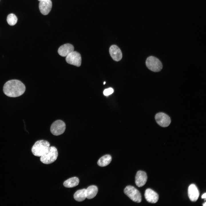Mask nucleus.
I'll list each match as a JSON object with an SVG mask.
<instances>
[{
    "mask_svg": "<svg viewBox=\"0 0 206 206\" xmlns=\"http://www.w3.org/2000/svg\"><path fill=\"white\" fill-rule=\"evenodd\" d=\"M111 160V156L109 154H106L101 157L98 160L97 163L100 167H105L109 165Z\"/></svg>",
    "mask_w": 206,
    "mask_h": 206,
    "instance_id": "18",
    "label": "nucleus"
},
{
    "mask_svg": "<svg viewBox=\"0 0 206 206\" xmlns=\"http://www.w3.org/2000/svg\"><path fill=\"white\" fill-rule=\"evenodd\" d=\"M66 61L68 64L79 67L81 65V57L78 52L73 51L66 56Z\"/></svg>",
    "mask_w": 206,
    "mask_h": 206,
    "instance_id": "7",
    "label": "nucleus"
},
{
    "mask_svg": "<svg viewBox=\"0 0 206 206\" xmlns=\"http://www.w3.org/2000/svg\"><path fill=\"white\" fill-rule=\"evenodd\" d=\"M203 206H206V202H205L204 203H203Z\"/></svg>",
    "mask_w": 206,
    "mask_h": 206,
    "instance_id": "22",
    "label": "nucleus"
},
{
    "mask_svg": "<svg viewBox=\"0 0 206 206\" xmlns=\"http://www.w3.org/2000/svg\"><path fill=\"white\" fill-rule=\"evenodd\" d=\"M106 83V82H104V84Z\"/></svg>",
    "mask_w": 206,
    "mask_h": 206,
    "instance_id": "24",
    "label": "nucleus"
},
{
    "mask_svg": "<svg viewBox=\"0 0 206 206\" xmlns=\"http://www.w3.org/2000/svg\"><path fill=\"white\" fill-rule=\"evenodd\" d=\"M25 87L20 81L12 80L7 82L4 85L3 90L5 94L11 97H16L22 95Z\"/></svg>",
    "mask_w": 206,
    "mask_h": 206,
    "instance_id": "1",
    "label": "nucleus"
},
{
    "mask_svg": "<svg viewBox=\"0 0 206 206\" xmlns=\"http://www.w3.org/2000/svg\"><path fill=\"white\" fill-rule=\"evenodd\" d=\"M155 118L157 123L162 127L168 126L171 122L170 117L163 112H160L157 113L155 116Z\"/></svg>",
    "mask_w": 206,
    "mask_h": 206,
    "instance_id": "8",
    "label": "nucleus"
},
{
    "mask_svg": "<svg viewBox=\"0 0 206 206\" xmlns=\"http://www.w3.org/2000/svg\"><path fill=\"white\" fill-rule=\"evenodd\" d=\"M98 192L97 187L95 185H91L86 189V198L91 199L94 198Z\"/></svg>",
    "mask_w": 206,
    "mask_h": 206,
    "instance_id": "15",
    "label": "nucleus"
},
{
    "mask_svg": "<svg viewBox=\"0 0 206 206\" xmlns=\"http://www.w3.org/2000/svg\"><path fill=\"white\" fill-rule=\"evenodd\" d=\"M206 193H205L203 194L202 195V196L201 198L202 199L203 198H206Z\"/></svg>",
    "mask_w": 206,
    "mask_h": 206,
    "instance_id": "21",
    "label": "nucleus"
},
{
    "mask_svg": "<svg viewBox=\"0 0 206 206\" xmlns=\"http://www.w3.org/2000/svg\"><path fill=\"white\" fill-rule=\"evenodd\" d=\"M147 178L146 174L145 172L142 171H138L135 176L136 184L138 187L143 186L145 184Z\"/></svg>",
    "mask_w": 206,
    "mask_h": 206,
    "instance_id": "11",
    "label": "nucleus"
},
{
    "mask_svg": "<svg viewBox=\"0 0 206 206\" xmlns=\"http://www.w3.org/2000/svg\"><path fill=\"white\" fill-rule=\"evenodd\" d=\"M79 182L78 178L76 177L69 178L65 181L64 183V186L67 188H72L78 185Z\"/></svg>",
    "mask_w": 206,
    "mask_h": 206,
    "instance_id": "16",
    "label": "nucleus"
},
{
    "mask_svg": "<svg viewBox=\"0 0 206 206\" xmlns=\"http://www.w3.org/2000/svg\"><path fill=\"white\" fill-rule=\"evenodd\" d=\"M199 193L196 186L191 184L188 188V195L190 199L192 201L195 202L198 198Z\"/></svg>",
    "mask_w": 206,
    "mask_h": 206,
    "instance_id": "13",
    "label": "nucleus"
},
{
    "mask_svg": "<svg viewBox=\"0 0 206 206\" xmlns=\"http://www.w3.org/2000/svg\"><path fill=\"white\" fill-rule=\"evenodd\" d=\"M7 20L8 24L10 25L13 26L17 22V18L16 16L13 13L9 14L7 16Z\"/></svg>",
    "mask_w": 206,
    "mask_h": 206,
    "instance_id": "19",
    "label": "nucleus"
},
{
    "mask_svg": "<svg viewBox=\"0 0 206 206\" xmlns=\"http://www.w3.org/2000/svg\"><path fill=\"white\" fill-rule=\"evenodd\" d=\"M144 196L148 202L152 203L157 202L159 198L158 194L150 188L147 189L145 190Z\"/></svg>",
    "mask_w": 206,
    "mask_h": 206,
    "instance_id": "9",
    "label": "nucleus"
},
{
    "mask_svg": "<svg viewBox=\"0 0 206 206\" xmlns=\"http://www.w3.org/2000/svg\"><path fill=\"white\" fill-rule=\"evenodd\" d=\"M39 8L41 13L44 15H47L50 11L52 7V3L51 0L40 1Z\"/></svg>",
    "mask_w": 206,
    "mask_h": 206,
    "instance_id": "10",
    "label": "nucleus"
},
{
    "mask_svg": "<svg viewBox=\"0 0 206 206\" xmlns=\"http://www.w3.org/2000/svg\"><path fill=\"white\" fill-rule=\"evenodd\" d=\"M46 0H38V1H46Z\"/></svg>",
    "mask_w": 206,
    "mask_h": 206,
    "instance_id": "23",
    "label": "nucleus"
},
{
    "mask_svg": "<svg viewBox=\"0 0 206 206\" xmlns=\"http://www.w3.org/2000/svg\"><path fill=\"white\" fill-rule=\"evenodd\" d=\"M147 67L150 70L154 72L160 71L162 69V64L156 57L151 56L147 58L145 62Z\"/></svg>",
    "mask_w": 206,
    "mask_h": 206,
    "instance_id": "4",
    "label": "nucleus"
},
{
    "mask_svg": "<svg viewBox=\"0 0 206 206\" xmlns=\"http://www.w3.org/2000/svg\"><path fill=\"white\" fill-rule=\"evenodd\" d=\"M113 92V89L110 88L105 89L103 92V94L104 95L107 96L112 94Z\"/></svg>",
    "mask_w": 206,
    "mask_h": 206,
    "instance_id": "20",
    "label": "nucleus"
},
{
    "mask_svg": "<svg viewBox=\"0 0 206 206\" xmlns=\"http://www.w3.org/2000/svg\"><path fill=\"white\" fill-rule=\"evenodd\" d=\"M73 46L70 43H66L60 46L58 50L59 54L62 56L66 57L74 51Z\"/></svg>",
    "mask_w": 206,
    "mask_h": 206,
    "instance_id": "14",
    "label": "nucleus"
},
{
    "mask_svg": "<svg viewBox=\"0 0 206 206\" xmlns=\"http://www.w3.org/2000/svg\"><path fill=\"white\" fill-rule=\"evenodd\" d=\"M109 52L113 59L116 61H119L122 59V54L120 49L116 45H111L109 48Z\"/></svg>",
    "mask_w": 206,
    "mask_h": 206,
    "instance_id": "12",
    "label": "nucleus"
},
{
    "mask_svg": "<svg viewBox=\"0 0 206 206\" xmlns=\"http://www.w3.org/2000/svg\"><path fill=\"white\" fill-rule=\"evenodd\" d=\"M58 156L57 148L54 146L49 147L45 153L41 156L40 160L43 163L49 164L54 162Z\"/></svg>",
    "mask_w": 206,
    "mask_h": 206,
    "instance_id": "2",
    "label": "nucleus"
},
{
    "mask_svg": "<svg viewBox=\"0 0 206 206\" xmlns=\"http://www.w3.org/2000/svg\"><path fill=\"white\" fill-rule=\"evenodd\" d=\"M50 146L47 141L40 140L37 141L32 147L31 152L35 156L41 157L46 151Z\"/></svg>",
    "mask_w": 206,
    "mask_h": 206,
    "instance_id": "3",
    "label": "nucleus"
},
{
    "mask_svg": "<svg viewBox=\"0 0 206 206\" xmlns=\"http://www.w3.org/2000/svg\"><path fill=\"white\" fill-rule=\"evenodd\" d=\"M74 197L77 201H84L86 198V189H84L77 191L74 194Z\"/></svg>",
    "mask_w": 206,
    "mask_h": 206,
    "instance_id": "17",
    "label": "nucleus"
},
{
    "mask_svg": "<svg viewBox=\"0 0 206 206\" xmlns=\"http://www.w3.org/2000/svg\"><path fill=\"white\" fill-rule=\"evenodd\" d=\"M66 124L63 121L58 120L54 121L51 125L50 130L52 133L55 136L62 134L66 129Z\"/></svg>",
    "mask_w": 206,
    "mask_h": 206,
    "instance_id": "6",
    "label": "nucleus"
},
{
    "mask_svg": "<svg viewBox=\"0 0 206 206\" xmlns=\"http://www.w3.org/2000/svg\"><path fill=\"white\" fill-rule=\"evenodd\" d=\"M124 192L133 201L139 203L141 201V194L134 187L130 185L127 186L124 189Z\"/></svg>",
    "mask_w": 206,
    "mask_h": 206,
    "instance_id": "5",
    "label": "nucleus"
}]
</instances>
